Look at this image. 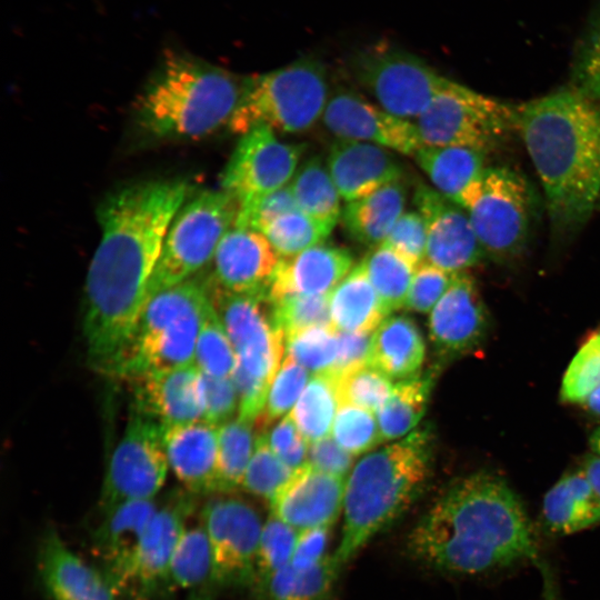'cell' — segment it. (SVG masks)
Returning <instances> with one entry per match:
<instances>
[{"mask_svg": "<svg viewBox=\"0 0 600 600\" xmlns=\"http://www.w3.org/2000/svg\"><path fill=\"white\" fill-rule=\"evenodd\" d=\"M541 517L544 529L559 537L600 523V499L581 468L563 474L547 491Z\"/></svg>", "mask_w": 600, "mask_h": 600, "instance_id": "cell-27", "label": "cell"}, {"mask_svg": "<svg viewBox=\"0 0 600 600\" xmlns=\"http://www.w3.org/2000/svg\"><path fill=\"white\" fill-rule=\"evenodd\" d=\"M206 283L237 357L232 378L239 394L238 417L256 422L283 361L286 337L272 323L268 296L232 293L209 279Z\"/></svg>", "mask_w": 600, "mask_h": 600, "instance_id": "cell-7", "label": "cell"}, {"mask_svg": "<svg viewBox=\"0 0 600 600\" xmlns=\"http://www.w3.org/2000/svg\"><path fill=\"white\" fill-rule=\"evenodd\" d=\"M193 363L200 372L213 377L229 378L234 373L237 357L213 303L202 322Z\"/></svg>", "mask_w": 600, "mask_h": 600, "instance_id": "cell-42", "label": "cell"}, {"mask_svg": "<svg viewBox=\"0 0 600 600\" xmlns=\"http://www.w3.org/2000/svg\"><path fill=\"white\" fill-rule=\"evenodd\" d=\"M308 382V370L284 356L269 388L263 411L256 421L258 426L264 428L287 413L297 403Z\"/></svg>", "mask_w": 600, "mask_h": 600, "instance_id": "cell-48", "label": "cell"}, {"mask_svg": "<svg viewBox=\"0 0 600 600\" xmlns=\"http://www.w3.org/2000/svg\"><path fill=\"white\" fill-rule=\"evenodd\" d=\"M294 471L271 450L263 433L257 437L241 487L247 492L270 501Z\"/></svg>", "mask_w": 600, "mask_h": 600, "instance_id": "cell-46", "label": "cell"}, {"mask_svg": "<svg viewBox=\"0 0 600 600\" xmlns=\"http://www.w3.org/2000/svg\"><path fill=\"white\" fill-rule=\"evenodd\" d=\"M330 294L286 296L269 300L274 328L287 338L309 328L332 327Z\"/></svg>", "mask_w": 600, "mask_h": 600, "instance_id": "cell-41", "label": "cell"}, {"mask_svg": "<svg viewBox=\"0 0 600 600\" xmlns=\"http://www.w3.org/2000/svg\"><path fill=\"white\" fill-rule=\"evenodd\" d=\"M360 262L387 316L406 306L416 264L383 243L372 248Z\"/></svg>", "mask_w": 600, "mask_h": 600, "instance_id": "cell-36", "label": "cell"}, {"mask_svg": "<svg viewBox=\"0 0 600 600\" xmlns=\"http://www.w3.org/2000/svg\"><path fill=\"white\" fill-rule=\"evenodd\" d=\"M203 420L221 426L230 420L237 407L239 394L232 377L219 378L201 372Z\"/></svg>", "mask_w": 600, "mask_h": 600, "instance_id": "cell-54", "label": "cell"}, {"mask_svg": "<svg viewBox=\"0 0 600 600\" xmlns=\"http://www.w3.org/2000/svg\"><path fill=\"white\" fill-rule=\"evenodd\" d=\"M218 438L206 420L162 427L169 468L190 493H217Z\"/></svg>", "mask_w": 600, "mask_h": 600, "instance_id": "cell-26", "label": "cell"}, {"mask_svg": "<svg viewBox=\"0 0 600 600\" xmlns=\"http://www.w3.org/2000/svg\"><path fill=\"white\" fill-rule=\"evenodd\" d=\"M168 468L162 426L137 412L109 459L99 498L100 513L127 501L154 499Z\"/></svg>", "mask_w": 600, "mask_h": 600, "instance_id": "cell-13", "label": "cell"}, {"mask_svg": "<svg viewBox=\"0 0 600 600\" xmlns=\"http://www.w3.org/2000/svg\"><path fill=\"white\" fill-rule=\"evenodd\" d=\"M572 74L574 89L600 101V3L578 46Z\"/></svg>", "mask_w": 600, "mask_h": 600, "instance_id": "cell-50", "label": "cell"}, {"mask_svg": "<svg viewBox=\"0 0 600 600\" xmlns=\"http://www.w3.org/2000/svg\"><path fill=\"white\" fill-rule=\"evenodd\" d=\"M352 457L334 439L326 437L311 443L307 463L320 471L346 478L353 463Z\"/></svg>", "mask_w": 600, "mask_h": 600, "instance_id": "cell-56", "label": "cell"}, {"mask_svg": "<svg viewBox=\"0 0 600 600\" xmlns=\"http://www.w3.org/2000/svg\"><path fill=\"white\" fill-rule=\"evenodd\" d=\"M432 437L427 428L362 458L350 472L336 560L343 568L422 493L431 473Z\"/></svg>", "mask_w": 600, "mask_h": 600, "instance_id": "cell-5", "label": "cell"}, {"mask_svg": "<svg viewBox=\"0 0 600 600\" xmlns=\"http://www.w3.org/2000/svg\"><path fill=\"white\" fill-rule=\"evenodd\" d=\"M330 530L331 528H314L299 531L289 564L296 570H306L322 560L327 556Z\"/></svg>", "mask_w": 600, "mask_h": 600, "instance_id": "cell-57", "label": "cell"}, {"mask_svg": "<svg viewBox=\"0 0 600 600\" xmlns=\"http://www.w3.org/2000/svg\"><path fill=\"white\" fill-rule=\"evenodd\" d=\"M426 346L414 320L408 316L386 318L374 330L368 366L389 379L404 380L420 373Z\"/></svg>", "mask_w": 600, "mask_h": 600, "instance_id": "cell-28", "label": "cell"}, {"mask_svg": "<svg viewBox=\"0 0 600 600\" xmlns=\"http://www.w3.org/2000/svg\"><path fill=\"white\" fill-rule=\"evenodd\" d=\"M410 556L424 567L478 576L530 563L542 577L547 600H557L528 512L500 476L477 471L451 484L408 537Z\"/></svg>", "mask_w": 600, "mask_h": 600, "instance_id": "cell-2", "label": "cell"}, {"mask_svg": "<svg viewBox=\"0 0 600 600\" xmlns=\"http://www.w3.org/2000/svg\"><path fill=\"white\" fill-rule=\"evenodd\" d=\"M589 444L592 452L600 456V427H598L590 436Z\"/></svg>", "mask_w": 600, "mask_h": 600, "instance_id": "cell-62", "label": "cell"}, {"mask_svg": "<svg viewBox=\"0 0 600 600\" xmlns=\"http://www.w3.org/2000/svg\"><path fill=\"white\" fill-rule=\"evenodd\" d=\"M408 258L413 264L426 260L427 226L418 211H406L382 242Z\"/></svg>", "mask_w": 600, "mask_h": 600, "instance_id": "cell-53", "label": "cell"}, {"mask_svg": "<svg viewBox=\"0 0 600 600\" xmlns=\"http://www.w3.org/2000/svg\"><path fill=\"white\" fill-rule=\"evenodd\" d=\"M327 164L347 202L369 196L403 176L400 161L389 149L363 141L334 140Z\"/></svg>", "mask_w": 600, "mask_h": 600, "instance_id": "cell-23", "label": "cell"}, {"mask_svg": "<svg viewBox=\"0 0 600 600\" xmlns=\"http://www.w3.org/2000/svg\"><path fill=\"white\" fill-rule=\"evenodd\" d=\"M157 510L154 499L133 500L102 514L92 532L91 543L93 552L103 562V574L129 559Z\"/></svg>", "mask_w": 600, "mask_h": 600, "instance_id": "cell-29", "label": "cell"}, {"mask_svg": "<svg viewBox=\"0 0 600 600\" xmlns=\"http://www.w3.org/2000/svg\"><path fill=\"white\" fill-rule=\"evenodd\" d=\"M306 144L280 140L276 131L259 126L240 139L222 172L221 190L243 203L281 189L299 167Z\"/></svg>", "mask_w": 600, "mask_h": 600, "instance_id": "cell-16", "label": "cell"}, {"mask_svg": "<svg viewBox=\"0 0 600 600\" xmlns=\"http://www.w3.org/2000/svg\"><path fill=\"white\" fill-rule=\"evenodd\" d=\"M337 358L333 367L326 374L331 378H338L349 371L368 364L372 337L370 332L337 331Z\"/></svg>", "mask_w": 600, "mask_h": 600, "instance_id": "cell-55", "label": "cell"}, {"mask_svg": "<svg viewBox=\"0 0 600 600\" xmlns=\"http://www.w3.org/2000/svg\"><path fill=\"white\" fill-rule=\"evenodd\" d=\"M414 158L433 188L456 203L487 168L486 153L458 146H422Z\"/></svg>", "mask_w": 600, "mask_h": 600, "instance_id": "cell-31", "label": "cell"}, {"mask_svg": "<svg viewBox=\"0 0 600 600\" xmlns=\"http://www.w3.org/2000/svg\"><path fill=\"white\" fill-rule=\"evenodd\" d=\"M216 589L212 586L191 590L187 600H216Z\"/></svg>", "mask_w": 600, "mask_h": 600, "instance_id": "cell-60", "label": "cell"}, {"mask_svg": "<svg viewBox=\"0 0 600 600\" xmlns=\"http://www.w3.org/2000/svg\"><path fill=\"white\" fill-rule=\"evenodd\" d=\"M338 406L333 380L326 373L316 374L298 399L291 417L306 440L316 442L332 430Z\"/></svg>", "mask_w": 600, "mask_h": 600, "instance_id": "cell-39", "label": "cell"}, {"mask_svg": "<svg viewBox=\"0 0 600 600\" xmlns=\"http://www.w3.org/2000/svg\"><path fill=\"white\" fill-rule=\"evenodd\" d=\"M346 483L306 463L269 501L271 516L297 531L332 528L343 512Z\"/></svg>", "mask_w": 600, "mask_h": 600, "instance_id": "cell-20", "label": "cell"}, {"mask_svg": "<svg viewBox=\"0 0 600 600\" xmlns=\"http://www.w3.org/2000/svg\"><path fill=\"white\" fill-rule=\"evenodd\" d=\"M338 353L337 330L309 328L286 338V356L316 374L328 373Z\"/></svg>", "mask_w": 600, "mask_h": 600, "instance_id": "cell-44", "label": "cell"}, {"mask_svg": "<svg viewBox=\"0 0 600 600\" xmlns=\"http://www.w3.org/2000/svg\"><path fill=\"white\" fill-rule=\"evenodd\" d=\"M321 120L340 140L369 142L408 156L422 147L413 121L386 111L350 88L331 91Z\"/></svg>", "mask_w": 600, "mask_h": 600, "instance_id": "cell-17", "label": "cell"}, {"mask_svg": "<svg viewBox=\"0 0 600 600\" xmlns=\"http://www.w3.org/2000/svg\"><path fill=\"white\" fill-rule=\"evenodd\" d=\"M331 379L336 386L339 406L352 404L371 412L381 409L393 388L387 376L368 364Z\"/></svg>", "mask_w": 600, "mask_h": 600, "instance_id": "cell-45", "label": "cell"}, {"mask_svg": "<svg viewBox=\"0 0 600 600\" xmlns=\"http://www.w3.org/2000/svg\"><path fill=\"white\" fill-rule=\"evenodd\" d=\"M352 268L353 257L348 249L324 242L316 244L296 256L280 258L268 299L330 294Z\"/></svg>", "mask_w": 600, "mask_h": 600, "instance_id": "cell-25", "label": "cell"}, {"mask_svg": "<svg viewBox=\"0 0 600 600\" xmlns=\"http://www.w3.org/2000/svg\"><path fill=\"white\" fill-rule=\"evenodd\" d=\"M297 206L307 216L331 230L341 218V196L321 157L308 158L289 183Z\"/></svg>", "mask_w": 600, "mask_h": 600, "instance_id": "cell-35", "label": "cell"}, {"mask_svg": "<svg viewBox=\"0 0 600 600\" xmlns=\"http://www.w3.org/2000/svg\"><path fill=\"white\" fill-rule=\"evenodd\" d=\"M598 206L600 207V198H599V201H598Z\"/></svg>", "mask_w": 600, "mask_h": 600, "instance_id": "cell-63", "label": "cell"}, {"mask_svg": "<svg viewBox=\"0 0 600 600\" xmlns=\"http://www.w3.org/2000/svg\"><path fill=\"white\" fill-rule=\"evenodd\" d=\"M458 273L443 270L428 261L416 268L412 284L407 298L406 309L427 313L431 312L442 296L450 288Z\"/></svg>", "mask_w": 600, "mask_h": 600, "instance_id": "cell-52", "label": "cell"}, {"mask_svg": "<svg viewBox=\"0 0 600 600\" xmlns=\"http://www.w3.org/2000/svg\"><path fill=\"white\" fill-rule=\"evenodd\" d=\"M519 107L446 78L414 120L422 146H458L488 153L518 130Z\"/></svg>", "mask_w": 600, "mask_h": 600, "instance_id": "cell-10", "label": "cell"}, {"mask_svg": "<svg viewBox=\"0 0 600 600\" xmlns=\"http://www.w3.org/2000/svg\"><path fill=\"white\" fill-rule=\"evenodd\" d=\"M193 510V499L183 494L158 508L133 553L104 574L116 594L126 591L138 600H148L171 591V558Z\"/></svg>", "mask_w": 600, "mask_h": 600, "instance_id": "cell-15", "label": "cell"}, {"mask_svg": "<svg viewBox=\"0 0 600 600\" xmlns=\"http://www.w3.org/2000/svg\"><path fill=\"white\" fill-rule=\"evenodd\" d=\"M457 204L467 211L486 257L507 261L524 249L534 198L520 173L507 167H487Z\"/></svg>", "mask_w": 600, "mask_h": 600, "instance_id": "cell-9", "label": "cell"}, {"mask_svg": "<svg viewBox=\"0 0 600 600\" xmlns=\"http://www.w3.org/2000/svg\"><path fill=\"white\" fill-rule=\"evenodd\" d=\"M407 188L401 180L390 182L363 198L349 201L341 212L342 227L356 242L380 246L404 212Z\"/></svg>", "mask_w": 600, "mask_h": 600, "instance_id": "cell-30", "label": "cell"}, {"mask_svg": "<svg viewBox=\"0 0 600 600\" xmlns=\"http://www.w3.org/2000/svg\"><path fill=\"white\" fill-rule=\"evenodd\" d=\"M412 200L427 226L424 261L459 273L486 257L462 207L423 182L416 186Z\"/></svg>", "mask_w": 600, "mask_h": 600, "instance_id": "cell-18", "label": "cell"}, {"mask_svg": "<svg viewBox=\"0 0 600 600\" xmlns=\"http://www.w3.org/2000/svg\"><path fill=\"white\" fill-rule=\"evenodd\" d=\"M429 338L442 360L464 356L484 340L489 318L474 279L459 272L431 310Z\"/></svg>", "mask_w": 600, "mask_h": 600, "instance_id": "cell-19", "label": "cell"}, {"mask_svg": "<svg viewBox=\"0 0 600 600\" xmlns=\"http://www.w3.org/2000/svg\"><path fill=\"white\" fill-rule=\"evenodd\" d=\"M351 71L377 104L410 121L426 110L446 80L424 60L388 41L358 51Z\"/></svg>", "mask_w": 600, "mask_h": 600, "instance_id": "cell-12", "label": "cell"}, {"mask_svg": "<svg viewBox=\"0 0 600 600\" xmlns=\"http://www.w3.org/2000/svg\"><path fill=\"white\" fill-rule=\"evenodd\" d=\"M439 366L400 380L377 412L382 440H394L410 432L422 419L434 386Z\"/></svg>", "mask_w": 600, "mask_h": 600, "instance_id": "cell-34", "label": "cell"}, {"mask_svg": "<svg viewBox=\"0 0 600 600\" xmlns=\"http://www.w3.org/2000/svg\"><path fill=\"white\" fill-rule=\"evenodd\" d=\"M600 387V330L591 333L570 361L561 382L563 402L582 404Z\"/></svg>", "mask_w": 600, "mask_h": 600, "instance_id": "cell-43", "label": "cell"}, {"mask_svg": "<svg viewBox=\"0 0 600 600\" xmlns=\"http://www.w3.org/2000/svg\"><path fill=\"white\" fill-rule=\"evenodd\" d=\"M330 93L326 66L312 57L299 58L244 77L242 97L228 128L240 136L259 126L303 133L322 119Z\"/></svg>", "mask_w": 600, "mask_h": 600, "instance_id": "cell-8", "label": "cell"}, {"mask_svg": "<svg viewBox=\"0 0 600 600\" xmlns=\"http://www.w3.org/2000/svg\"><path fill=\"white\" fill-rule=\"evenodd\" d=\"M518 131L543 187L554 236L576 234L600 198V101L572 88L519 107Z\"/></svg>", "mask_w": 600, "mask_h": 600, "instance_id": "cell-3", "label": "cell"}, {"mask_svg": "<svg viewBox=\"0 0 600 600\" xmlns=\"http://www.w3.org/2000/svg\"><path fill=\"white\" fill-rule=\"evenodd\" d=\"M189 193L186 181L151 180L127 186L99 206L101 239L88 269L82 324L99 372L116 376L167 231Z\"/></svg>", "mask_w": 600, "mask_h": 600, "instance_id": "cell-1", "label": "cell"}, {"mask_svg": "<svg viewBox=\"0 0 600 600\" xmlns=\"http://www.w3.org/2000/svg\"><path fill=\"white\" fill-rule=\"evenodd\" d=\"M332 327L337 331L370 332L387 313L362 266L358 263L330 294Z\"/></svg>", "mask_w": 600, "mask_h": 600, "instance_id": "cell-32", "label": "cell"}, {"mask_svg": "<svg viewBox=\"0 0 600 600\" xmlns=\"http://www.w3.org/2000/svg\"><path fill=\"white\" fill-rule=\"evenodd\" d=\"M139 413L162 427L203 420L201 372L194 364L131 378Z\"/></svg>", "mask_w": 600, "mask_h": 600, "instance_id": "cell-22", "label": "cell"}, {"mask_svg": "<svg viewBox=\"0 0 600 600\" xmlns=\"http://www.w3.org/2000/svg\"><path fill=\"white\" fill-rule=\"evenodd\" d=\"M212 552L203 526L200 523L187 527L178 541L170 562L169 584L171 590L187 589L191 591L212 586Z\"/></svg>", "mask_w": 600, "mask_h": 600, "instance_id": "cell-37", "label": "cell"}, {"mask_svg": "<svg viewBox=\"0 0 600 600\" xmlns=\"http://www.w3.org/2000/svg\"><path fill=\"white\" fill-rule=\"evenodd\" d=\"M279 260L262 232L233 226L216 250L209 280L232 293L268 296Z\"/></svg>", "mask_w": 600, "mask_h": 600, "instance_id": "cell-21", "label": "cell"}, {"mask_svg": "<svg viewBox=\"0 0 600 600\" xmlns=\"http://www.w3.org/2000/svg\"><path fill=\"white\" fill-rule=\"evenodd\" d=\"M244 77L179 51H168L136 102V120L147 136L188 140L229 123Z\"/></svg>", "mask_w": 600, "mask_h": 600, "instance_id": "cell-4", "label": "cell"}, {"mask_svg": "<svg viewBox=\"0 0 600 600\" xmlns=\"http://www.w3.org/2000/svg\"><path fill=\"white\" fill-rule=\"evenodd\" d=\"M331 231L298 209L271 222L262 233L280 258H288L324 242Z\"/></svg>", "mask_w": 600, "mask_h": 600, "instance_id": "cell-40", "label": "cell"}, {"mask_svg": "<svg viewBox=\"0 0 600 600\" xmlns=\"http://www.w3.org/2000/svg\"><path fill=\"white\" fill-rule=\"evenodd\" d=\"M581 406L587 411L600 416V387L592 391Z\"/></svg>", "mask_w": 600, "mask_h": 600, "instance_id": "cell-61", "label": "cell"}, {"mask_svg": "<svg viewBox=\"0 0 600 600\" xmlns=\"http://www.w3.org/2000/svg\"><path fill=\"white\" fill-rule=\"evenodd\" d=\"M298 534L299 531L271 514L263 522L254 586L290 563Z\"/></svg>", "mask_w": 600, "mask_h": 600, "instance_id": "cell-49", "label": "cell"}, {"mask_svg": "<svg viewBox=\"0 0 600 600\" xmlns=\"http://www.w3.org/2000/svg\"><path fill=\"white\" fill-rule=\"evenodd\" d=\"M37 558L41 582L53 600L116 599L103 572L70 550L57 529H46Z\"/></svg>", "mask_w": 600, "mask_h": 600, "instance_id": "cell-24", "label": "cell"}, {"mask_svg": "<svg viewBox=\"0 0 600 600\" xmlns=\"http://www.w3.org/2000/svg\"><path fill=\"white\" fill-rule=\"evenodd\" d=\"M238 210V201L223 190L201 191L186 200L167 231L148 299L190 279L209 263L223 236L234 226Z\"/></svg>", "mask_w": 600, "mask_h": 600, "instance_id": "cell-11", "label": "cell"}, {"mask_svg": "<svg viewBox=\"0 0 600 600\" xmlns=\"http://www.w3.org/2000/svg\"><path fill=\"white\" fill-rule=\"evenodd\" d=\"M342 567L333 553L313 567L296 570L290 564L257 583L259 600H331Z\"/></svg>", "mask_w": 600, "mask_h": 600, "instance_id": "cell-33", "label": "cell"}, {"mask_svg": "<svg viewBox=\"0 0 600 600\" xmlns=\"http://www.w3.org/2000/svg\"><path fill=\"white\" fill-rule=\"evenodd\" d=\"M212 307L207 283L188 279L146 302L116 376H136L194 364L198 336Z\"/></svg>", "mask_w": 600, "mask_h": 600, "instance_id": "cell-6", "label": "cell"}, {"mask_svg": "<svg viewBox=\"0 0 600 600\" xmlns=\"http://www.w3.org/2000/svg\"><path fill=\"white\" fill-rule=\"evenodd\" d=\"M290 186L239 204L234 226L262 232L281 216L298 210Z\"/></svg>", "mask_w": 600, "mask_h": 600, "instance_id": "cell-51", "label": "cell"}, {"mask_svg": "<svg viewBox=\"0 0 600 600\" xmlns=\"http://www.w3.org/2000/svg\"><path fill=\"white\" fill-rule=\"evenodd\" d=\"M266 437L271 450L279 458L298 447L301 442L307 441L299 431L291 414L283 417Z\"/></svg>", "mask_w": 600, "mask_h": 600, "instance_id": "cell-58", "label": "cell"}, {"mask_svg": "<svg viewBox=\"0 0 600 600\" xmlns=\"http://www.w3.org/2000/svg\"><path fill=\"white\" fill-rule=\"evenodd\" d=\"M253 423L238 417L219 426L217 493L241 487L257 440Z\"/></svg>", "mask_w": 600, "mask_h": 600, "instance_id": "cell-38", "label": "cell"}, {"mask_svg": "<svg viewBox=\"0 0 600 600\" xmlns=\"http://www.w3.org/2000/svg\"><path fill=\"white\" fill-rule=\"evenodd\" d=\"M200 520L211 547L216 590L253 587L263 527L257 510L237 497H216L203 506Z\"/></svg>", "mask_w": 600, "mask_h": 600, "instance_id": "cell-14", "label": "cell"}, {"mask_svg": "<svg viewBox=\"0 0 600 600\" xmlns=\"http://www.w3.org/2000/svg\"><path fill=\"white\" fill-rule=\"evenodd\" d=\"M581 469L600 499V456L594 453L589 456L583 461Z\"/></svg>", "mask_w": 600, "mask_h": 600, "instance_id": "cell-59", "label": "cell"}, {"mask_svg": "<svg viewBox=\"0 0 600 600\" xmlns=\"http://www.w3.org/2000/svg\"><path fill=\"white\" fill-rule=\"evenodd\" d=\"M373 412L352 404H340L332 426L336 442L352 456L364 453L382 440Z\"/></svg>", "mask_w": 600, "mask_h": 600, "instance_id": "cell-47", "label": "cell"}]
</instances>
